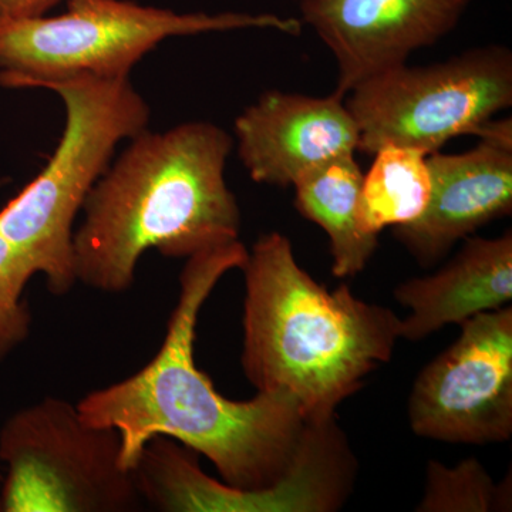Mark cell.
<instances>
[{
	"label": "cell",
	"mask_w": 512,
	"mask_h": 512,
	"mask_svg": "<svg viewBox=\"0 0 512 512\" xmlns=\"http://www.w3.org/2000/svg\"><path fill=\"white\" fill-rule=\"evenodd\" d=\"M247 258L239 239L190 256L157 355L133 376L84 396L77 409L86 423L119 433L128 471L148 441L168 437L207 457L225 484L258 493L265 512L338 511L355 487L357 460L336 417L306 420L284 390L229 400L195 365L202 306Z\"/></svg>",
	"instance_id": "6da1fadb"
},
{
	"label": "cell",
	"mask_w": 512,
	"mask_h": 512,
	"mask_svg": "<svg viewBox=\"0 0 512 512\" xmlns=\"http://www.w3.org/2000/svg\"><path fill=\"white\" fill-rule=\"evenodd\" d=\"M227 131L205 121L146 130L94 184L73 232L77 282L123 293L148 249L185 258L238 241L241 211L225 181Z\"/></svg>",
	"instance_id": "7a4b0ae2"
},
{
	"label": "cell",
	"mask_w": 512,
	"mask_h": 512,
	"mask_svg": "<svg viewBox=\"0 0 512 512\" xmlns=\"http://www.w3.org/2000/svg\"><path fill=\"white\" fill-rule=\"evenodd\" d=\"M245 279L241 365L258 392L296 397L306 420L328 419L389 363L402 319L356 298L348 285L318 284L281 232L261 235L242 266Z\"/></svg>",
	"instance_id": "3957f363"
},
{
	"label": "cell",
	"mask_w": 512,
	"mask_h": 512,
	"mask_svg": "<svg viewBox=\"0 0 512 512\" xmlns=\"http://www.w3.org/2000/svg\"><path fill=\"white\" fill-rule=\"evenodd\" d=\"M37 87L62 97L66 127L45 170L0 210V235L45 276L49 292L62 296L77 282L74 220L117 144L146 130L150 109L128 77L74 74Z\"/></svg>",
	"instance_id": "277c9868"
},
{
	"label": "cell",
	"mask_w": 512,
	"mask_h": 512,
	"mask_svg": "<svg viewBox=\"0 0 512 512\" xmlns=\"http://www.w3.org/2000/svg\"><path fill=\"white\" fill-rule=\"evenodd\" d=\"M60 16L0 25V84L37 87L46 80L93 74L128 77L131 67L174 36L239 29L302 33L301 19L274 13H177L128 0H66Z\"/></svg>",
	"instance_id": "5b68a950"
},
{
	"label": "cell",
	"mask_w": 512,
	"mask_h": 512,
	"mask_svg": "<svg viewBox=\"0 0 512 512\" xmlns=\"http://www.w3.org/2000/svg\"><path fill=\"white\" fill-rule=\"evenodd\" d=\"M3 512L143 510L133 474L121 464L113 429L92 426L74 404L45 397L0 429Z\"/></svg>",
	"instance_id": "8992f818"
},
{
	"label": "cell",
	"mask_w": 512,
	"mask_h": 512,
	"mask_svg": "<svg viewBox=\"0 0 512 512\" xmlns=\"http://www.w3.org/2000/svg\"><path fill=\"white\" fill-rule=\"evenodd\" d=\"M359 148L373 154L384 144L436 153L454 137L473 134L512 106V53L478 47L430 66L407 63L377 73L345 97Z\"/></svg>",
	"instance_id": "52a82bcc"
},
{
	"label": "cell",
	"mask_w": 512,
	"mask_h": 512,
	"mask_svg": "<svg viewBox=\"0 0 512 512\" xmlns=\"http://www.w3.org/2000/svg\"><path fill=\"white\" fill-rule=\"evenodd\" d=\"M460 326L456 342L414 380L410 426L443 443H504L512 436L511 305Z\"/></svg>",
	"instance_id": "ba28073f"
},
{
	"label": "cell",
	"mask_w": 512,
	"mask_h": 512,
	"mask_svg": "<svg viewBox=\"0 0 512 512\" xmlns=\"http://www.w3.org/2000/svg\"><path fill=\"white\" fill-rule=\"evenodd\" d=\"M473 0H301L311 26L335 57L346 94L363 80L407 63L412 53L436 45L463 18Z\"/></svg>",
	"instance_id": "9c48e42d"
},
{
	"label": "cell",
	"mask_w": 512,
	"mask_h": 512,
	"mask_svg": "<svg viewBox=\"0 0 512 512\" xmlns=\"http://www.w3.org/2000/svg\"><path fill=\"white\" fill-rule=\"evenodd\" d=\"M238 156L255 183L286 188L335 158L355 154L359 128L345 103L271 90L235 120Z\"/></svg>",
	"instance_id": "30bf717a"
},
{
	"label": "cell",
	"mask_w": 512,
	"mask_h": 512,
	"mask_svg": "<svg viewBox=\"0 0 512 512\" xmlns=\"http://www.w3.org/2000/svg\"><path fill=\"white\" fill-rule=\"evenodd\" d=\"M431 197L419 220L394 228V237L423 266L437 264L461 239L511 215L512 140L481 138L460 154L427 157Z\"/></svg>",
	"instance_id": "8fae6325"
},
{
	"label": "cell",
	"mask_w": 512,
	"mask_h": 512,
	"mask_svg": "<svg viewBox=\"0 0 512 512\" xmlns=\"http://www.w3.org/2000/svg\"><path fill=\"white\" fill-rule=\"evenodd\" d=\"M410 309L400 338L419 342L447 325H461L478 313L510 306L512 234L467 238L466 244L436 274L413 278L394 289Z\"/></svg>",
	"instance_id": "7c38bea8"
},
{
	"label": "cell",
	"mask_w": 512,
	"mask_h": 512,
	"mask_svg": "<svg viewBox=\"0 0 512 512\" xmlns=\"http://www.w3.org/2000/svg\"><path fill=\"white\" fill-rule=\"evenodd\" d=\"M362 180V168L349 154L313 168L293 184L296 210L328 234L332 274L338 278L362 272L379 244V238L360 229Z\"/></svg>",
	"instance_id": "4fadbf2b"
},
{
	"label": "cell",
	"mask_w": 512,
	"mask_h": 512,
	"mask_svg": "<svg viewBox=\"0 0 512 512\" xmlns=\"http://www.w3.org/2000/svg\"><path fill=\"white\" fill-rule=\"evenodd\" d=\"M363 174L359 195L360 229L379 238L386 228L413 224L431 197L429 153L416 147L384 144Z\"/></svg>",
	"instance_id": "5bb4252c"
},
{
	"label": "cell",
	"mask_w": 512,
	"mask_h": 512,
	"mask_svg": "<svg viewBox=\"0 0 512 512\" xmlns=\"http://www.w3.org/2000/svg\"><path fill=\"white\" fill-rule=\"evenodd\" d=\"M416 511H511V483L495 484L477 458H467L453 468L430 460L423 498Z\"/></svg>",
	"instance_id": "9a60e30c"
},
{
	"label": "cell",
	"mask_w": 512,
	"mask_h": 512,
	"mask_svg": "<svg viewBox=\"0 0 512 512\" xmlns=\"http://www.w3.org/2000/svg\"><path fill=\"white\" fill-rule=\"evenodd\" d=\"M33 275L29 259L0 235V363L29 338L32 315L25 291Z\"/></svg>",
	"instance_id": "2e32d148"
},
{
	"label": "cell",
	"mask_w": 512,
	"mask_h": 512,
	"mask_svg": "<svg viewBox=\"0 0 512 512\" xmlns=\"http://www.w3.org/2000/svg\"><path fill=\"white\" fill-rule=\"evenodd\" d=\"M63 0H0V25L43 16Z\"/></svg>",
	"instance_id": "e0dca14e"
},
{
	"label": "cell",
	"mask_w": 512,
	"mask_h": 512,
	"mask_svg": "<svg viewBox=\"0 0 512 512\" xmlns=\"http://www.w3.org/2000/svg\"><path fill=\"white\" fill-rule=\"evenodd\" d=\"M0 483H2V473H0Z\"/></svg>",
	"instance_id": "ac0fdd59"
},
{
	"label": "cell",
	"mask_w": 512,
	"mask_h": 512,
	"mask_svg": "<svg viewBox=\"0 0 512 512\" xmlns=\"http://www.w3.org/2000/svg\"><path fill=\"white\" fill-rule=\"evenodd\" d=\"M0 511H2V505H0Z\"/></svg>",
	"instance_id": "d6986e66"
},
{
	"label": "cell",
	"mask_w": 512,
	"mask_h": 512,
	"mask_svg": "<svg viewBox=\"0 0 512 512\" xmlns=\"http://www.w3.org/2000/svg\"><path fill=\"white\" fill-rule=\"evenodd\" d=\"M295 2H301V0H295Z\"/></svg>",
	"instance_id": "ffe728a7"
}]
</instances>
